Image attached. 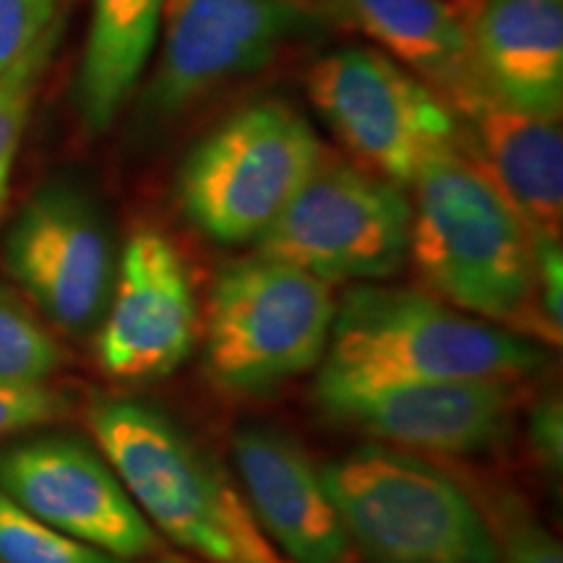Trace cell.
Segmentation results:
<instances>
[{"instance_id":"obj_9","label":"cell","mask_w":563,"mask_h":563,"mask_svg":"<svg viewBox=\"0 0 563 563\" xmlns=\"http://www.w3.org/2000/svg\"><path fill=\"white\" fill-rule=\"evenodd\" d=\"M319 16L300 0H167L141 112L170 121L209 91L269 66Z\"/></svg>"},{"instance_id":"obj_5","label":"cell","mask_w":563,"mask_h":563,"mask_svg":"<svg viewBox=\"0 0 563 563\" xmlns=\"http://www.w3.org/2000/svg\"><path fill=\"white\" fill-rule=\"evenodd\" d=\"M323 157L311 123L287 102L245 104L194 144L175 196L201 235L222 245L256 243Z\"/></svg>"},{"instance_id":"obj_15","label":"cell","mask_w":563,"mask_h":563,"mask_svg":"<svg viewBox=\"0 0 563 563\" xmlns=\"http://www.w3.org/2000/svg\"><path fill=\"white\" fill-rule=\"evenodd\" d=\"M232 456L253 519L287 561L355 563L321 467L298 441L274 428L249 426L232 439Z\"/></svg>"},{"instance_id":"obj_3","label":"cell","mask_w":563,"mask_h":563,"mask_svg":"<svg viewBox=\"0 0 563 563\" xmlns=\"http://www.w3.org/2000/svg\"><path fill=\"white\" fill-rule=\"evenodd\" d=\"M548 352L435 295L352 287L336 302L321 378L336 382H506L530 378Z\"/></svg>"},{"instance_id":"obj_2","label":"cell","mask_w":563,"mask_h":563,"mask_svg":"<svg viewBox=\"0 0 563 563\" xmlns=\"http://www.w3.org/2000/svg\"><path fill=\"white\" fill-rule=\"evenodd\" d=\"M410 251L435 298L490 323L534 334V241L460 146L412 180Z\"/></svg>"},{"instance_id":"obj_11","label":"cell","mask_w":563,"mask_h":563,"mask_svg":"<svg viewBox=\"0 0 563 563\" xmlns=\"http://www.w3.org/2000/svg\"><path fill=\"white\" fill-rule=\"evenodd\" d=\"M323 415L407 452L483 454L514 431L517 394L506 382H336L316 378Z\"/></svg>"},{"instance_id":"obj_12","label":"cell","mask_w":563,"mask_h":563,"mask_svg":"<svg viewBox=\"0 0 563 563\" xmlns=\"http://www.w3.org/2000/svg\"><path fill=\"white\" fill-rule=\"evenodd\" d=\"M0 493L55 530L118 559H150L159 538L100 449L45 435L0 452Z\"/></svg>"},{"instance_id":"obj_24","label":"cell","mask_w":563,"mask_h":563,"mask_svg":"<svg viewBox=\"0 0 563 563\" xmlns=\"http://www.w3.org/2000/svg\"><path fill=\"white\" fill-rule=\"evenodd\" d=\"M58 0H0V76L53 30Z\"/></svg>"},{"instance_id":"obj_6","label":"cell","mask_w":563,"mask_h":563,"mask_svg":"<svg viewBox=\"0 0 563 563\" xmlns=\"http://www.w3.org/2000/svg\"><path fill=\"white\" fill-rule=\"evenodd\" d=\"M334 313L329 282L262 253L232 262L209 292L203 371L222 391H269L323 361Z\"/></svg>"},{"instance_id":"obj_18","label":"cell","mask_w":563,"mask_h":563,"mask_svg":"<svg viewBox=\"0 0 563 563\" xmlns=\"http://www.w3.org/2000/svg\"><path fill=\"white\" fill-rule=\"evenodd\" d=\"M167 0H91L87 47L76 79V112L89 133L121 115L157 42Z\"/></svg>"},{"instance_id":"obj_1","label":"cell","mask_w":563,"mask_h":563,"mask_svg":"<svg viewBox=\"0 0 563 563\" xmlns=\"http://www.w3.org/2000/svg\"><path fill=\"white\" fill-rule=\"evenodd\" d=\"M89 428L139 511L175 545L207 563H285L228 470L165 410L104 397L89 407Z\"/></svg>"},{"instance_id":"obj_16","label":"cell","mask_w":563,"mask_h":563,"mask_svg":"<svg viewBox=\"0 0 563 563\" xmlns=\"http://www.w3.org/2000/svg\"><path fill=\"white\" fill-rule=\"evenodd\" d=\"M462 19L477 87L511 108L561 121L563 0H473Z\"/></svg>"},{"instance_id":"obj_4","label":"cell","mask_w":563,"mask_h":563,"mask_svg":"<svg viewBox=\"0 0 563 563\" xmlns=\"http://www.w3.org/2000/svg\"><path fill=\"white\" fill-rule=\"evenodd\" d=\"M321 477L363 563H498L490 519L418 454L361 446Z\"/></svg>"},{"instance_id":"obj_17","label":"cell","mask_w":563,"mask_h":563,"mask_svg":"<svg viewBox=\"0 0 563 563\" xmlns=\"http://www.w3.org/2000/svg\"><path fill=\"white\" fill-rule=\"evenodd\" d=\"M321 13L384 47L443 100L477 87L462 11L443 0H319Z\"/></svg>"},{"instance_id":"obj_14","label":"cell","mask_w":563,"mask_h":563,"mask_svg":"<svg viewBox=\"0 0 563 563\" xmlns=\"http://www.w3.org/2000/svg\"><path fill=\"white\" fill-rule=\"evenodd\" d=\"M460 129V150L504 196L532 241L561 243L563 136L559 121L498 102L481 87L446 100Z\"/></svg>"},{"instance_id":"obj_7","label":"cell","mask_w":563,"mask_h":563,"mask_svg":"<svg viewBox=\"0 0 563 563\" xmlns=\"http://www.w3.org/2000/svg\"><path fill=\"white\" fill-rule=\"evenodd\" d=\"M412 203L402 186L323 154L311 178L256 241V253L329 285L386 279L410 251Z\"/></svg>"},{"instance_id":"obj_22","label":"cell","mask_w":563,"mask_h":563,"mask_svg":"<svg viewBox=\"0 0 563 563\" xmlns=\"http://www.w3.org/2000/svg\"><path fill=\"white\" fill-rule=\"evenodd\" d=\"M498 563H563L561 543L553 532L530 517L514 498H504L496 506L493 519Z\"/></svg>"},{"instance_id":"obj_25","label":"cell","mask_w":563,"mask_h":563,"mask_svg":"<svg viewBox=\"0 0 563 563\" xmlns=\"http://www.w3.org/2000/svg\"><path fill=\"white\" fill-rule=\"evenodd\" d=\"M530 446L534 456L551 473L559 475L563 467V405L561 397L548 394L534 405L530 415Z\"/></svg>"},{"instance_id":"obj_13","label":"cell","mask_w":563,"mask_h":563,"mask_svg":"<svg viewBox=\"0 0 563 563\" xmlns=\"http://www.w3.org/2000/svg\"><path fill=\"white\" fill-rule=\"evenodd\" d=\"M97 327V361L121 382H157L191 357L199 308L188 266L165 232L144 228L129 238Z\"/></svg>"},{"instance_id":"obj_21","label":"cell","mask_w":563,"mask_h":563,"mask_svg":"<svg viewBox=\"0 0 563 563\" xmlns=\"http://www.w3.org/2000/svg\"><path fill=\"white\" fill-rule=\"evenodd\" d=\"M55 45V32L51 30L30 53L0 76V209L9 199V186L16 154L24 139L26 121H30L34 91L42 68L47 66Z\"/></svg>"},{"instance_id":"obj_8","label":"cell","mask_w":563,"mask_h":563,"mask_svg":"<svg viewBox=\"0 0 563 563\" xmlns=\"http://www.w3.org/2000/svg\"><path fill=\"white\" fill-rule=\"evenodd\" d=\"M308 97L371 173L412 186L439 154L460 146L456 118L439 91L371 47H340L308 70Z\"/></svg>"},{"instance_id":"obj_20","label":"cell","mask_w":563,"mask_h":563,"mask_svg":"<svg viewBox=\"0 0 563 563\" xmlns=\"http://www.w3.org/2000/svg\"><path fill=\"white\" fill-rule=\"evenodd\" d=\"M0 563H131L81 543L0 493Z\"/></svg>"},{"instance_id":"obj_23","label":"cell","mask_w":563,"mask_h":563,"mask_svg":"<svg viewBox=\"0 0 563 563\" xmlns=\"http://www.w3.org/2000/svg\"><path fill=\"white\" fill-rule=\"evenodd\" d=\"M74 399L45 382L0 384V439L68 418Z\"/></svg>"},{"instance_id":"obj_10","label":"cell","mask_w":563,"mask_h":563,"mask_svg":"<svg viewBox=\"0 0 563 563\" xmlns=\"http://www.w3.org/2000/svg\"><path fill=\"white\" fill-rule=\"evenodd\" d=\"M5 269L63 332L102 321L118 253L102 211L74 186H45L24 203L5 235Z\"/></svg>"},{"instance_id":"obj_19","label":"cell","mask_w":563,"mask_h":563,"mask_svg":"<svg viewBox=\"0 0 563 563\" xmlns=\"http://www.w3.org/2000/svg\"><path fill=\"white\" fill-rule=\"evenodd\" d=\"M66 361L51 329L0 285V384H40Z\"/></svg>"},{"instance_id":"obj_26","label":"cell","mask_w":563,"mask_h":563,"mask_svg":"<svg viewBox=\"0 0 563 563\" xmlns=\"http://www.w3.org/2000/svg\"><path fill=\"white\" fill-rule=\"evenodd\" d=\"M154 563H183V561H178V559H159V561H154Z\"/></svg>"}]
</instances>
